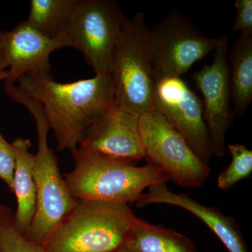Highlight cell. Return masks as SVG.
<instances>
[{"label": "cell", "mask_w": 252, "mask_h": 252, "mask_svg": "<svg viewBox=\"0 0 252 252\" xmlns=\"http://www.w3.org/2000/svg\"><path fill=\"white\" fill-rule=\"evenodd\" d=\"M16 82L20 90L42 105L59 151L77 149L91 124L114 104L111 75L64 84L52 77L23 76Z\"/></svg>", "instance_id": "6da1fadb"}, {"label": "cell", "mask_w": 252, "mask_h": 252, "mask_svg": "<svg viewBox=\"0 0 252 252\" xmlns=\"http://www.w3.org/2000/svg\"><path fill=\"white\" fill-rule=\"evenodd\" d=\"M74 168L64 180L71 195L78 200L127 204L137 202L151 186L168 182L160 169L147 163L106 157L77 147L72 152Z\"/></svg>", "instance_id": "7a4b0ae2"}, {"label": "cell", "mask_w": 252, "mask_h": 252, "mask_svg": "<svg viewBox=\"0 0 252 252\" xmlns=\"http://www.w3.org/2000/svg\"><path fill=\"white\" fill-rule=\"evenodd\" d=\"M4 90L13 100L26 107L35 122L38 148L34 155L33 172L36 185V212L25 237L43 247L76 207L78 200L69 193L60 171L57 157L48 144L50 127L42 105L25 94L16 84L4 88Z\"/></svg>", "instance_id": "3957f363"}, {"label": "cell", "mask_w": 252, "mask_h": 252, "mask_svg": "<svg viewBox=\"0 0 252 252\" xmlns=\"http://www.w3.org/2000/svg\"><path fill=\"white\" fill-rule=\"evenodd\" d=\"M127 204L81 200L43 245L46 252H112L130 237Z\"/></svg>", "instance_id": "277c9868"}, {"label": "cell", "mask_w": 252, "mask_h": 252, "mask_svg": "<svg viewBox=\"0 0 252 252\" xmlns=\"http://www.w3.org/2000/svg\"><path fill=\"white\" fill-rule=\"evenodd\" d=\"M145 16L125 18L113 56L114 103L140 117L152 110L155 75L149 52Z\"/></svg>", "instance_id": "5b68a950"}, {"label": "cell", "mask_w": 252, "mask_h": 252, "mask_svg": "<svg viewBox=\"0 0 252 252\" xmlns=\"http://www.w3.org/2000/svg\"><path fill=\"white\" fill-rule=\"evenodd\" d=\"M125 18L114 0H78L65 32L69 47L83 54L95 75H111L114 49Z\"/></svg>", "instance_id": "8992f818"}, {"label": "cell", "mask_w": 252, "mask_h": 252, "mask_svg": "<svg viewBox=\"0 0 252 252\" xmlns=\"http://www.w3.org/2000/svg\"><path fill=\"white\" fill-rule=\"evenodd\" d=\"M147 40L156 80L182 77L216 48L218 38L207 37L185 15L172 9L149 28Z\"/></svg>", "instance_id": "52a82bcc"}, {"label": "cell", "mask_w": 252, "mask_h": 252, "mask_svg": "<svg viewBox=\"0 0 252 252\" xmlns=\"http://www.w3.org/2000/svg\"><path fill=\"white\" fill-rule=\"evenodd\" d=\"M139 125L147 163L161 170L177 185L198 187L204 185L211 169L204 163L185 139L157 111L144 113Z\"/></svg>", "instance_id": "ba28073f"}, {"label": "cell", "mask_w": 252, "mask_h": 252, "mask_svg": "<svg viewBox=\"0 0 252 252\" xmlns=\"http://www.w3.org/2000/svg\"><path fill=\"white\" fill-rule=\"evenodd\" d=\"M152 110L166 119L204 163L213 156L201 99L182 77L157 80Z\"/></svg>", "instance_id": "9c48e42d"}, {"label": "cell", "mask_w": 252, "mask_h": 252, "mask_svg": "<svg viewBox=\"0 0 252 252\" xmlns=\"http://www.w3.org/2000/svg\"><path fill=\"white\" fill-rule=\"evenodd\" d=\"M228 44L229 37L225 33L218 38L212 64L204 66L192 77L203 96L204 119L212 154L218 157L224 156L225 134L233 117L227 63Z\"/></svg>", "instance_id": "30bf717a"}, {"label": "cell", "mask_w": 252, "mask_h": 252, "mask_svg": "<svg viewBox=\"0 0 252 252\" xmlns=\"http://www.w3.org/2000/svg\"><path fill=\"white\" fill-rule=\"evenodd\" d=\"M65 47H69L65 31L56 39H49L27 21L12 31H0V54L9 66L4 86L14 85L23 76L52 77L50 55Z\"/></svg>", "instance_id": "8fae6325"}, {"label": "cell", "mask_w": 252, "mask_h": 252, "mask_svg": "<svg viewBox=\"0 0 252 252\" xmlns=\"http://www.w3.org/2000/svg\"><path fill=\"white\" fill-rule=\"evenodd\" d=\"M78 147L124 161L141 160L139 117L114 103L91 124Z\"/></svg>", "instance_id": "7c38bea8"}, {"label": "cell", "mask_w": 252, "mask_h": 252, "mask_svg": "<svg viewBox=\"0 0 252 252\" xmlns=\"http://www.w3.org/2000/svg\"><path fill=\"white\" fill-rule=\"evenodd\" d=\"M152 204H167L184 209L200 219L218 237L229 252H248L243 233L236 220L215 207L199 203L185 193L169 190L166 182L151 186L136 202L137 207Z\"/></svg>", "instance_id": "4fadbf2b"}, {"label": "cell", "mask_w": 252, "mask_h": 252, "mask_svg": "<svg viewBox=\"0 0 252 252\" xmlns=\"http://www.w3.org/2000/svg\"><path fill=\"white\" fill-rule=\"evenodd\" d=\"M15 157L13 192L17 200L14 212V225L21 235L26 234L36 212V192L33 172L34 154L29 152L31 141L17 137L11 142Z\"/></svg>", "instance_id": "5bb4252c"}, {"label": "cell", "mask_w": 252, "mask_h": 252, "mask_svg": "<svg viewBox=\"0 0 252 252\" xmlns=\"http://www.w3.org/2000/svg\"><path fill=\"white\" fill-rule=\"evenodd\" d=\"M233 111L243 117L252 100V35H240L227 59Z\"/></svg>", "instance_id": "9a60e30c"}, {"label": "cell", "mask_w": 252, "mask_h": 252, "mask_svg": "<svg viewBox=\"0 0 252 252\" xmlns=\"http://www.w3.org/2000/svg\"><path fill=\"white\" fill-rule=\"evenodd\" d=\"M127 243L139 252H198L185 235L134 217Z\"/></svg>", "instance_id": "2e32d148"}, {"label": "cell", "mask_w": 252, "mask_h": 252, "mask_svg": "<svg viewBox=\"0 0 252 252\" xmlns=\"http://www.w3.org/2000/svg\"><path fill=\"white\" fill-rule=\"evenodd\" d=\"M78 0H31L26 21L49 39H56L69 26Z\"/></svg>", "instance_id": "e0dca14e"}, {"label": "cell", "mask_w": 252, "mask_h": 252, "mask_svg": "<svg viewBox=\"0 0 252 252\" xmlns=\"http://www.w3.org/2000/svg\"><path fill=\"white\" fill-rule=\"evenodd\" d=\"M228 149L231 154V162L217 180V187L224 191L252 173V151L240 144H229Z\"/></svg>", "instance_id": "ac0fdd59"}, {"label": "cell", "mask_w": 252, "mask_h": 252, "mask_svg": "<svg viewBox=\"0 0 252 252\" xmlns=\"http://www.w3.org/2000/svg\"><path fill=\"white\" fill-rule=\"evenodd\" d=\"M0 252H46L16 230L14 212L4 205H0Z\"/></svg>", "instance_id": "d6986e66"}, {"label": "cell", "mask_w": 252, "mask_h": 252, "mask_svg": "<svg viewBox=\"0 0 252 252\" xmlns=\"http://www.w3.org/2000/svg\"><path fill=\"white\" fill-rule=\"evenodd\" d=\"M14 169L15 157L12 146L0 132V180L6 184L11 192Z\"/></svg>", "instance_id": "ffe728a7"}, {"label": "cell", "mask_w": 252, "mask_h": 252, "mask_svg": "<svg viewBox=\"0 0 252 252\" xmlns=\"http://www.w3.org/2000/svg\"><path fill=\"white\" fill-rule=\"evenodd\" d=\"M236 16L231 30L240 35H252V0H236Z\"/></svg>", "instance_id": "44dd1931"}, {"label": "cell", "mask_w": 252, "mask_h": 252, "mask_svg": "<svg viewBox=\"0 0 252 252\" xmlns=\"http://www.w3.org/2000/svg\"><path fill=\"white\" fill-rule=\"evenodd\" d=\"M9 66L2 56L0 54V81H4L7 76V69Z\"/></svg>", "instance_id": "7402d4cb"}, {"label": "cell", "mask_w": 252, "mask_h": 252, "mask_svg": "<svg viewBox=\"0 0 252 252\" xmlns=\"http://www.w3.org/2000/svg\"><path fill=\"white\" fill-rule=\"evenodd\" d=\"M112 252H139L136 249L134 248L130 244L126 242L123 246L114 250Z\"/></svg>", "instance_id": "603a6c76"}]
</instances>
